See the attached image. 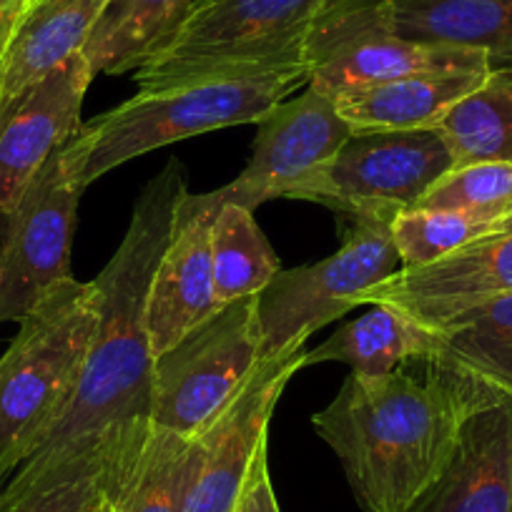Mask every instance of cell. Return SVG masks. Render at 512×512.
<instances>
[{
  "label": "cell",
  "mask_w": 512,
  "mask_h": 512,
  "mask_svg": "<svg viewBox=\"0 0 512 512\" xmlns=\"http://www.w3.org/2000/svg\"><path fill=\"white\" fill-rule=\"evenodd\" d=\"M186 194L184 166L169 159L136 199L121 244L93 279L98 327L76 392L41 445L0 490V512L73 480L101 482L116 507L134 480L154 435L156 354L146 317L149 289Z\"/></svg>",
  "instance_id": "6da1fadb"
},
{
  "label": "cell",
  "mask_w": 512,
  "mask_h": 512,
  "mask_svg": "<svg viewBox=\"0 0 512 512\" xmlns=\"http://www.w3.org/2000/svg\"><path fill=\"white\" fill-rule=\"evenodd\" d=\"M31 0H0V66L6 61V53L26 18Z\"/></svg>",
  "instance_id": "f546056e"
},
{
  "label": "cell",
  "mask_w": 512,
  "mask_h": 512,
  "mask_svg": "<svg viewBox=\"0 0 512 512\" xmlns=\"http://www.w3.org/2000/svg\"><path fill=\"white\" fill-rule=\"evenodd\" d=\"M96 512H113V505H111V502H103V505L98 507Z\"/></svg>",
  "instance_id": "1f68e13d"
},
{
  "label": "cell",
  "mask_w": 512,
  "mask_h": 512,
  "mask_svg": "<svg viewBox=\"0 0 512 512\" xmlns=\"http://www.w3.org/2000/svg\"><path fill=\"white\" fill-rule=\"evenodd\" d=\"M337 0H194L134 71L139 91L231 71L307 63V38Z\"/></svg>",
  "instance_id": "5b68a950"
},
{
  "label": "cell",
  "mask_w": 512,
  "mask_h": 512,
  "mask_svg": "<svg viewBox=\"0 0 512 512\" xmlns=\"http://www.w3.org/2000/svg\"><path fill=\"white\" fill-rule=\"evenodd\" d=\"M400 267L390 226L352 221V231L332 256L282 269L259 294L262 359L307 347L317 329L364 304V294Z\"/></svg>",
  "instance_id": "9c48e42d"
},
{
  "label": "cell",
  "mask_w": 512,
  "mask_h": 512,
  "mask_svg": "<svg viewBox=\"0 0 512 512\" xmlns=\"http://www.w3.org/2000/svg\"><path fill=\"white\" fill-rule=\"evenodd\" d=\"M307 347L262 359L246 390L219 425L204 435V455L191 480L184 512H234L251 462L267 445L269 422L289 379L304 369Z\"/></svg>",
  "instance_id": "4fadbf2b"
},
{
  "label": "cell",
  "mask_w": 512,
  "mask_h": 512,
  "mask_svg": "<svg viewBox=\"0 0 512 512\" xmlns=\"http://www.w3.org/2000/svg\"><path fill=\"white\" fill-rule=\"evenodd\" d=\"M437 131L452 149L455 166L512 164V68L490 71L477 91L450 108Z\"/></svg>",
  "instance_id": "cb8c5ba5"
},
{
  "label": "cell",
  "mask_w": 512,
  "mask_h": 512,
  "mask_svg": "<svg viewBox=\"0 0 512 512\" xmlns=\"http://www.w3.org/2000/svg\"><path fill=\"white\" fill-rule=\"evenodd\" d=\"M81 184L61 159L46 161L8 214L0 241V324H21L71 274Z\"/></svg>",
  "instance_id": "30bf717a"
},
{
  "label": "cell",
  "mask_w": 512,
  "mask_h": 512,
  "mask_svg": "<svg viewBox=\"0 0 512 512\" xmlns=\"http://www.w3.org/2000/svg\"><path fill=\"white\" fill-rule=\"evenodd\" d=\"M194 0H108L81 56L93 78L136 71L179 26Z\"/></svg>",
  "instance_id": "7402d4cb"
},
{
  "label": "cell",
  "mask_w": 512,
  "mask_h": 512,
  "mask_svg": "<svg viewBox=\"0 0 512 512\" xmlns=\"http://www.w3.org/2000/svg\"><path fill=\"white\" fill-rule=\"evenodd\" d=\"M400 36L482 51L492 71L512 68V0H390Z\"/></svg>",
  "instance_id": "ffe728a7"
},
{
  "label": "cell",
  "mask_w": 512,
  "mask_h": 512,
  "mask_svg": "<svg viewBox=\"0 0 512 512\" xmlns=\"http://www.w3.org/2000/svg\"><path fill=\"white\" fill-rule=\"evenodd\" d=\"M505 294H512V234H490L427 267L397 269L364 294V304L437 329Z\"/></svg>",
  "instance_id": "7c38bea8"
},
{
  "label": "cell",
  "mask_w": 512,
  "mask_h": 512,
  "mask_svg": "<svg viewBox=\"0 0 512 512\" xmlns=\"http://www.w3.org/2000/svg\"><path fill=\"white\" fill-rule=\"evenodd\" d=\"M490 71H430L334 96L352 131H427L485 83Z\"/></svg>",
  "instance_id": "e0dca14e"
},
{
  "label": "cell",
  "mask_w": 512,
  "mask_h": 512,
  "mask_svg": "<svg viewBox=\"0 0 512 512\" xmlns=\"http://www.w3.org/2000/svg\"><path fill=\"white\" fill-rule=\"evenodd\" d=\"M98 327V289L76 277L21 322L0 357V482L33 455L66 412Z\"/></svg>",
  "instance_id": "277c9868"
},
{
  "label": "cell",
  "mask_w": 512,
  "mask_h": 512,
  "mask_svg": "<svg viewBox=\"0 0 512 512\" xmlns=\"http://www.w3.org/2000/svg\"><path fill=\"white\" fill-rule=\"evenodd\" d=\"M427 364L482 395L512 397V294L437 327Z\"/></svg>",
  "instance_id": "d6986e66"
},
{
  "label": "cell",
  "mask_w": 512,
  "mask_h": 512,
  "mask_svg": "<svg viewBox=\"0 0 512 512\" xmlns=\"http://www.w3.org/2000/svg\"><path fill=\"white\" fill-rule=\"evenodd\" d=\"M0 490H3V482H0Z\"/></svg>",
  "instance_id": "836d02e7"
},
{
  "label": "cell",
  "mask_w": 512,
  "mask_h": 512,
  "mask_svg": "<svg viewBox=\"0 0 512 512\" xmlns=\"http://www.w3.org/2000/svg\"><path fill=\"white\" fill-rule=\"evenodd\" d=\"M91 81V68L78 53L0 113V216L16 206L33 176L81 131Z\"/></svg>",
  "instance_id": "5bb4252c"
},
{
  "label": "cell",
  "mask_w": 512,
  "mask_h": 512,
  "mask_svg": "<svg viewBox=\"0 0 512 512\" xmlns=\"http://www.w3.org/2000/svg\"><path fill=\"white\" fill-rule=\"evenodd\" d=\"M234 512H279V502H277V495H274L272 477H269L267 445L256 452L254 462H251L244 492H241L239 505H236Z\"/></svg>",
  "instance_id": "f1b7e54d"
},
{
  "label": "cell",
  "mask_w": 512,
  "mask_h": 512,
  "mask_svg": "<svg viewBox=\"0 0 512 512\" xmlns=\"http://www.w3.org/2000/svg\"><path fill=\"white\" fill-rule=\"evenodd\" d=\"M309 86V66L231 71L139 91L121 106L83 123L61 146V159L81 189L126 161L216 128L259 123L277 103Z\"/></svg>",
  "instance_id": "3957f363"
},
{
  "label": "cell",
  "mask_w": 512,
  "mask_h": 512,
  "mask_svg": "<svg viewBox=\"0 0 512 512\" xmlns=\"http://www.w3.org/2000/svg\"><path fill=\"white\" fill-rule=\"evenodd\" d=\"M390 234L402 267H427L482 236H490L492 226L467 219L455 211L415 206L392 219Z\"/></svg>",
  "instance_id": "4316f807"
},
{
  "label": "cell",
  "mask_w": 512,
  "mask_h": 512,
  "mask_svg": "<svg viewBox=\"0 0 512 512\" xmlns=\"http://www.w3.org/2000/svg\"><path fill=\"white\" fill-rule=\"evenodd\" d=\"M412 512H512V397L470 407L450 462Z\"/></svg>",
  "instance_id": "2e32d148"
},
{
  "label": "cell",
  "mask_w": 512,
  "mask_h": 512,
  "mask_svg": "<svg viewBox=\"0 0 512 512\" xmlns=\"http://www.w3.org/2000/svg\"><path fill=\"white\" fill-rule=\"evenodd\" d=\"M420 206L455 211L467 219L492 226L495 231L512 216V164L477 161V164L455 166L427 191Z\"/></svg>",
  "instance_id": "484cf974"
},
{
  "label": "cell",
  "mask_w": 512,
  "mask_h": 512,
  "mask_svg": "<svg viewBox=\"0 0 512 512\" xmlns=\"http://www.w3.org/2000/svg\"><path fill=\"white\" fill-rule=\"evenodd\" d=\"M214 216L209 196L186 194L149 289L146 317L156 357L221 309L211 264Z\"/></svg>",
  "instance_id": "9a60e30c"
},
{
  "label": "cell",
  "mask_w": 512,
  "mask_h": 512,
  "mask_svg": "<svg viewBox=\"0 0 512 512\" xmlns=\"http://www.w3.org/2000/svg\"><path fill=\"white\" fill-rule=\"evenodd\" d=\"M103 502H108V497L101 482L73 480L36 492L3 512H96Z\"/></svg>",
  "instance_id": "83f0119b"
},
{
  "label": "cell",
  "mask_w": 512,
  "mask_h": 512,
  "mask_svg": "<svg viewBox=\"0 0 512 512\" xmlns=\"http://www.w3.org/2000/svg\"><path fill=\"white\" fill-rule=\"evenodd\" d=\"M108 0H38L0 66V113L28 86L83 51Z\"/></svg>",
  "instance_id": "ac0fdd59"
},
{
  "label": "cell",
  "mask_w": 512,
  "mask_h": 512,
  "mask_svg": "<svg viewBox=\"0 0 512 512\" xmlns=\"http://www.w3.org/2000/svg\"><path fill=\"white\" fill-rule=\"evenodd\" d=\"M435 349V329L422 327L415 319L390 307H372L364 317L352 319L324 339L319 347L307 349L304 367L322 362H342L352 372L377 377L405 369L407 364L427 362Z\"/></svg>",
  "instance_id": "44dd1931"
},
{
  "label": "cell",
  "mask_w": 512,
  "mask_h": 512,
  "mask_svg": "<svg viewBox=\"0 0 512 512\" xmlns=\"http://www.w3.org/2000/svg\"><path fill=\"white\" fill-rule=\"evenodd\" d=\"M487 397L432 364L425 377L407 367L377 377L352 372L312 425L364 512H412L450 462L470 407Z\"/></svg>",
  "instance_id": "7a4b0ae2"
},
{
  "label": "cell",
  "mask_w": 512,
  "mask_h": 512,
  "mask_svg": "<svg viewBox=\"0 0 512 512\" xmlns=\"http://www.w3.org/2000/svg\"><path fill=\"white\" fill-rule=\"evenodd\" d=\"M455 169V156L437 128L354 131L342 149L292 191L352 221L392 224L420 206L427 191Z\"/></svg>",
  "instance_id": "52a82bcc"
},
{
  "label": "cell",
  "mask_w": 512,
  "mask_h": 512,
  "mask_svg": "<svg viewBox=\"0 0 512 512\" xmlns=\"http://www.w3.org/2000/svg\"><path fill=\"white\" fill-rule=\"evenodd\" d=\"M492 234H512V216L507 221H502V224L497 226V229L492 231Z\"/></svg>",
  "instance_id": "4dcf8cb0"
},
{
  "label": "cell",
  "mask_w": 512,
  "mask_h": 512,
  "mask_svg": "<svg viewBox=\"0 0 512 512\" xmlns=\"http://www.w3.org/2000/svg\"><path fill=\"white\" fill-rule=\"evenodd\" d=\"M211 264L221 307L246 297H259L282 272L277 251L254 219L239 204L216 206L211 226Z\"/></svg>",
  "instance_id": "603a6c76"
},
{
  "label": "cell",
  "mask_w": 512,
  "mask_h": 512,
  "mask_svg": "<svg viewBox=\"0 0 512 512\" xmlns=\"http://www.w3.org/2000/svg\"><path fill=\"white\" fill-rule=\"evenodd\" d=\"M262 364L259 297L221 307L156 357L154 430L199 440L231 410Z\"/></svg>",
  "instance_id": "8992f818"
},
{
  "label": "cell",
  "mask_w": 512,
  "mask_h": 512,
  "mask_svg": "<svg viewBox=\"0 0 512 512\" xmlns=\"http://www.w3.org/2000/svg\"><path fill=\"white\" fill-rule=\"evenodd\" d=\"M204 455V437L154 430L134 480L113 512H184L186 492Z\"/></svg>",
  "instance_id": "d4e9b609"
},
{
  "label": "cell",
  "mask_w": 512,
  "mask_h": 512,
  "mask_svg": "<svg viewBox=\"0 0 512 512\" xmlns=\"http://www.w3.org/2000/svg\"><path fill=\"white\" fill-rule=\"evenodd\" d=\"M309 88L339 96L430 71H492L482 51L400 36L390 0H337L307 38Z\"/></svg>",
  "instance_id": "ba28073f"
},
{
  "label": "cell",
  "mask_w": 512,
  "mask_h": 512,
  "mask_svg": "<svg viewBox=\"0 0 512 512\" xmlns=\"http://www.w3.org/2000/svg\"><path fill=\"white\" fill-rule=\"evenodd\" d=\"M33 3H38V0H31V6H33Z\"/></svg>",
  "instance_id": "d6a6232c"
},
{
  "label": "cell",
  "mask_w": 512,
  "mask_h": 512,
  "mask_svg": "<svg viewBox=\"0 0 512 512\" xmlns=\"http://www.w3.org/2000/svg\"><path fill=\"white\" fill-rule=\"evenodd\" d=\"M256 126L246 169L206 194L214 206L239 204L254 211L272 199H289L354 134L334 98L309 86L299 96L277 103Z\"/></svg>",
  "instance_id": "8fae6325"
}]
</instances>
